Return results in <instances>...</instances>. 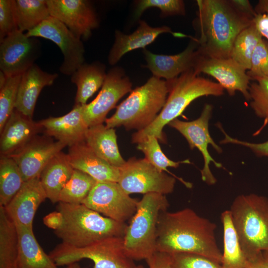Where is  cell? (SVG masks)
Masks as SVG:
<instances>
[{
  "mask_svg": "<svg viewBox=\"0 0 268 268\" xmlns=\"http://www.w3.org/2000/svg\"><path fill=\"white\" fill-rule=\"evenodd\" d=\"M159 8L163 16L180 15L186 13L184 2L181 0H141L137 2L134 17L138 18L148 8Z\"/></svg>",
  "mask_w": 268,
  "mask_h": 268,
  "instance_id": "38",
  "label": "cell"
},
{
  "mask_svg": "<svg viewBox=\"0 0 268 268\" xmlns=\"http://www.w3.org/2000/svg\"><path fill=\"white\" fill-rule=\"evenodd\" d=\"M42 132L39 121L15 109L0 132V155L10 156Z\"/></svg>",
  "mask_w": 268,
  "mask_h": 268,
  "instance_id": "20",
  "label": "cell"
},
{
  "mask_svg": "<svg viewBox=\"0 0 268 268\" xmlns=\"http://www.w3.org/2000/svg\"><path fill=\"white\" fill-rule=\"evenodd\" d=\"M257 14L268 12V0H260L254 8Z\"/></svg>",
  "mask_w": 268,
  "mask_h": 268,
  "instance_id": "48",
  "label": "cell"
},
{
  "mask_svg": "<svg viewBox=\"0 0 268 268\" xmlns=\"http://www.w3.org/2000/svg\"><path fill=\"white\" fill-rule=\"evenodd\" d=\"M65 268H81V267L78 263H75L67 266Z\"/></svg>",
  "mask_w": 268,
  "mask_h": 268,
  "instance_id": "50",
  "label": "cell"
},
{
  "mask_svg": "<svg viewBox=\"0 0 268 268\" xmlns=\"http://www.w3.org/2000/svg\"><path fill=\"white\" fill-rule=\"evenodd\" d=\"M118 184L129 195L172 193L176 183L175 177L161 171L145 158L132 157L119 168Z\"/></svg>",
  "mask_w": 268,
  "mask_h": 268,
  "instance_id": "9",
  "label": "cell"
},
{
  "mask_svg": "<svg viewBox=\"0 0 268 268\" xmlns=\"http://www.w3.org/2000/svg\"><path fill=\"white\" fill-rule=\"evenodd\" d=\"M263 36L254 22L243 30L235 38L231 50L230 58L246 71L251 67L253 52Z\"/></svg>",
  "mask_w": 268,
  "mask_h": 268,
  "instance_id": "33",
  "label": "cell"
},
{
  "mask_svg": "<svg viewBox=\"0 0 268 268\" xmlns=\"http://www.w3.org/2000/svg\"><path fill=\"white\" fill-rule=\"evenodd\" d=\"M83 105H74L67 114L39 121L46 135L68 146L84 141L88 126L83 116Z\"/></svg>",
  "mask_w": 268,
  "mask_h": 268,
  "instance_id": "21",
  "label": "cell"
},
{
  "mask_svg": "<svg viewBox=\"0 0 268 268\" xmlns=\"http://www.w3.org/2000/svg\"><path fill=\"white\" fill-rule=\"evenodd\" d=\"M216 228L214 223L190 208L162 211L157 223L156 251L170 255H200L221 264L222 254L216 242Z\"/></svg>",
  "mask_w": 268,
  "mask_h": 268,
  "instance_id": "1",
  "label": "cell"
},
{
  "mask_svg": "<svg viewBox=\"0 0 268 268\" xmlns=\"http://www.w3.org/2000/svg\"><path fill=\"white\" fill-rule=\"evenodd\" d=\"M58 266H67L87 259L93 268H134V261L126 254L122 237L106 238L83 247H75L62 243L49 254Z\"/></svg>",
  "mask_w": 268,
  "mask_h": 268,
  "instance_id": "8",
  "label": "cell"
},
{
  "mask_svg": "<svg viewBox=\"0 0 268 268\" xmlns=\"http://www.w3.org/2000/svg\"><path fill=\"white\" fill-rule=\"evenodd\" d=\"M16 30L13 0H0V41Z\"/></svg>",
  "mask_w": 268,
  "mask_h": 268,
  "instance_id": "41",
  "label": "cell"
},
{
  "mask_svg": "<svg viewBox=\"0 0 268 268\" xmlns=\"http://www.w3.org/2000/svg\"><path fill=\"white\" fill-rule=\"evenodd\" d=\"M138 201L118 182H97L82 204L106 217L126 223L134 214Z\"/></svg>",
  "mask_w": 268,
  "mask_h": 268,
  "instance_id": "11",
  "label": "cell"
},
{
  "mask_svg": "<svg viewBox=\"0 0 268 268\" xmlns=\"http://www.w3.org/2000/svg\"><path fill=\"white\" fill-rule=\"evenodd\" d=\"M132 87L131 81L122 68L115 67L110 69L96 97L83 105V116L88 127L103 124L118 101L132 91Z\"/></svg>",
  "mask_w": 268,
  "mask_h": 268,
  "instance_id": "14",
  "label": "cell"
},
{
  "mask_svg": "<svg viewBox=\"0 0 268 268\" xmlns=\"http://www.w3.org/2000/svg\"><path fill=\"white\" fill-rule=\"evenodd\" d=\"M233 6L240 13L253 19L257 15L254 8L248 0H230Z\"/></svg>",
  "mask_w": 268,
  "mask_h": 268,
  "instance_id": "44",
  "label": "cell"
},
{
  "mask_svg": "<svg viewBox=\"0 0 268 268\" xmlns=\"http://www.w3.org/2000/svg\"><path fill=\"white\" fill-rule=\"evenodd\" d=\"M96 182L89 175L73 169L70 178L60 193L59 202L82 204Z\"/></svg>",
  "mask_w": 268,
  "mask_h": 268,
  "instance_id": "34",
  "label": "cell"
},
{
  "mask_svg": "<svg viewBox=\"0 0 268 268\" xmlns=\"http://www.w3.org/2000/svg\"><path fill=\"white\" fill-rule=\"evenodd\" d=\"M46 199V194L37 177L25 181L4 208L16 225L33 228L36 212Z\"/></svg>",
  "mask_w": 268,
  "mask_h": 268,
  "instance_id": "19",
  "label": "cell"
},
{
  "mask_svg": "<svg viewBox=\"0 0 268 268\" xmlns=\"http://www.w3.org/2000/svg\"><path fill=\"white\" fill-rule=\"evenodd\" d=\"M21 76L7 77L5 84L0 88V132L15 109Z\"/></svg>",
  "mask_w": 268,
  "mask_h": 268,
  "instance_id": "36",
  "label": "cell"
},
{
  "mask_svg": "<svg viewBox=\"0 0 268 268\" xmlns=\"http://www.w3.org/2000/svg\"><path fill=\"white\" fill-rule=\"evenodd\" d=\"M18 30L34 29L50 16L46 0H13Z\"/></svg>",
  "mask_w": 268,
  "mask_h": 268,
  "instance_id": "31",
  "label": "cell"
},
{
  "mask_svg": "<svg viewBox=\"0 0 268 268\" xmlns=\"http://www.w3.org/2000/svg\"><path fill=\"white\" fill-rule=\"evenodd\" d=\"M172 33L174 36L185 37L182 34L174 33L166 26L152 27L145 21L140 20L137 29L132 34H125L119 30L115 32L114 43L109 52L108 62L115 65L128 52L143 48L152 43L161 34Z\"/></svg>",
  "mask_w": 268,
  "mask_h": 268,
  "instance_id": "24",
  "label": "cell"
},
{
  "mask_svg": "<svg viewBox=\"0 0 268 268\" xmlns=\"http://www.w3.org/2000/svg\"><path fill=\"white\" fill-rule=\"evenodd\" d=\"M29 37H41L55 43L64 55L60 68L62 73L71 75L84 61V48L81 39L63 23L50 16L34 29L27 32Z\"/></svg>",
  "mask_w": 268,
  "mask_h": 268,
  "instance_id": "12",
  "label": "cell"
},
{
  "mask_svg": "<svg viewBox=\"0 0 268 268\" xmlns=\"http://www.w3.org/2000/svg\"><path fill=\"white\" fill-rule=\"evenodd\" d=\"M169 206L165 195L158 193L143 195L138 201L123 237L125 252L131 259L146 260L157 252L158 218Z\"/></svg>",
  "mask_w": 268,
  "mask_h": 268,
  "instance_id": "7",
  "label": "cell"
},
{
  "mask_svg": "<svg viewBox=\"0 0 268 268\" xmlns=\"http://www.w3.org/2000/svg\"><path fill=\"white\" fill-rule=\"evenodd\" d=\"M247 74L251 80L268 79V42L263 39L256 47Z\"/></svg>",
  "mask_w": 268,
  "mask_h": 268,
  "instance_id": "39",
  "label": "cell"
},
{
  "mask_svg": "<svg viewBox=\"0 0 268 268\" xmlns=\"http://www.w3.org/2000/svg\"><path fill=\"white\" fill-rule=\"evenodd\" d=\"M24 182L20 170L13 158L0 155V206H5Z\"/></svg>",
  "mask_w": 268,
  "mask_h": 268,
  "instance_id": "32",
  "label": "cell"
},
{
  "mask_svg": "<svg viewBox=\"0 0 268 268\" xmlns=\"http://www.w3.org/2000/svg\"><path fill=\"white\" fill-rule=\"evenodd\" d=\"M250 106L255 114L268 122V79H259L250 83L249 88Z\"/></svg>",
  "mask_w": 268,
  "mask_h": 268,
  "instance_id": "37",
  "label": "cell"
},
{
  "mask_svg": "<svg viewBox=\"0 0 268 268\" xmlns=\"http://www.w3.org/2000/svg\"><path fill=\"white\" fill-rule=\"evenodd\" d=\"M50 16L65 24L77 38H88L98 20L90 2L85 0H46Z\"/></svg>",
  "mask_w": 268,
  "mask_h": 268,
  "instance_id": "16",
  "label": "cell"
},
{
  "mask_svg": "<svg viewBox=\"0 0 268 268\" xmlns=\"http://www.w3.org/2000/svg\"><path fill=\"white\" fill-rule=\"evenodd\" d=\"M35 37L16 30L0 41V71L7 77L22 75L32 65L40 53Z\"/></svg>",
  "mask_w": 268,
  "mask_h": 268,
  "instance_id": "13",
  "label": "cell"
},
{
  "mask_svg": "<svg viewBox=\"0 0 268 268\" xmlns=\"http://www.w3.org/2000/svg\"><path fill=\"white\" fill-rule=\"evenodd\" d=\"M195 26L201 55L217 58H230L237 35L250 26L253 19L239 12L230 0H198Z\"/></svg>",
  "mask_w": 268,
  "mask_h": 268,
  "instance_id": "2",
  "label": "cell"
},
{
  "mask_svg": "<svg viewBox=\"0 0 268 268\" xmlns=\"http://www.w3.org/2000/svg\"><path fill=\"white\" fill-rule=\"evenodd\" d=\"M58 74L42 70L34 64L22 74L15 109L32 118L39 95L43 88L53 84Z\"/></svg>",
  "mask_w": 268,
  "mask_h": 268,
  "instance_id": "23",
  "label": "cell"
},
{
  "mask_svg": "<svg viewBox=\"0 0 268 268\" xmlns=\"http://www.w3.org/2000/svg\"><path fill=\"white\" fill-rule=\"evenodd\" d=\"M67 154L74 169L89 175L97 182H118L119 168L98 156L84 141L68 146Z\"/></svg>",
  "mask_w": 268,
  "mask_h": 268,
  "instance_id": "22",
  "label": "cell"
},
{
  "mask_svg": "<svg viewBox=\"0 0 268 268\" xmlns=\"http://www.w3.org/2000/svg\"><path fill=\"white\" fill-rule=\"evenodd\" d=\"M16 226L19 241L16 268H58L37 241L33 228Z\"/></svg>",
  "mask_w": 268,
  "mask_h": 268,
  "instance_id": "27",
  "label": "cell"
},
{
  "mask_svg": "<svg viewBox=\"0 0 268 268\" xmlns=\"http://www.w3.org/2000/svg\"><path fill=\"white\" fill-rule=\"evenodd\" d=\"M145 261L148 268H170L171 255L157 252Z\"/></svg>",
  "mask_w": 268,
  "mask_h": 268,
  "instance_id": "43",
  "label": "cell"
},
{
  "mask_svg": "<svg viewBox=\"0 0 268 268\" xmlns=\"http://www.w3.org/2000/svg\"><path fill=\"white\" fill-rule=\"evenodd\" d=\"M84 141L98 156L111 165L120 168L126 163L119 151L114 128H107L103 124L90 127Z\"/></svg>",
  "mask_w": 268,
  "mask_h": 268,
  "instance_id": "25",
  "label": "cell"
},
{
  "mask_svg": "<svg viewBox=\"0 0 268 268\" xmlns=\"http://www.w3.org/2000/svg\"><path fill=\"white\" fill-rule=\"evenodd\" d=\"M171 255L170 268H223L221 264L200 255L179 253Z\"/></svg>",
  "mask_w": 268,
  "mask_h": 268,
  "instance_id": "40",
  "label": "cell"
},
{
  "mask_svg": "<svg viewBox=\"0 0 268 268\" xmlns=\"http://www.w3.org/2000/svg\"><path fill=\"white\" fill-rule=\"evenodd\" d=\"M218 129L224 135L220 141L221 144L231 143L243 146L249 148L258 157H268V140L262 143H252L233 138L225 133L220 123L217 124Z\"/></svg>",
  "mask_w": 268,
  "mask_h": 268,
  "instance_id": "42",
  "label": "cell"
},
{
  "mask_svg": "<svg viewBox=\"0 0 268 268\" xmlns=\"http://www.w3.org/2000/svg\"><path fill=\"white\" fill-rule=\"evenodd\" d=\"M212 109L211 104H206L198 119L183 121L177 118L168 125L178 131L186 138L191 149L197 148L201 152L204 161L203 167L201 170V177L208 185H213L216 182L210 170V164L212 162L217 168L222 167V164L216 162L208 151V146L210 144L218 153L222 152V148L214 142L209 132L208 123Z\"/></svg>",
  "mask_w": 268,
  "mask_h": 268,
  "instance_id": "10",
  "label": "cell"
},
{
  "mask_svg": "<svg viewBox=\"0 0 268 268\" xmlns=\"http://www.w3.org/2000/svg\"><path fill=\"white\" fill-rule=\"evenodd\" d=\"M253 22L262 36L268 40V12L257 14Z\"/></svg>",
  "mask_w": 268,
  "mask_h": 268,
  "instance_id": "46",
  "label": "cell"
},
{
  "mask_svg": "<svg viewBox=\"0 0 268 268\" xmlns=\"http://www.w3.org/2000/svg\"><path fill=\"white\" fill-rule=\"evenodd\" d=\"M167 82L169 92L163 107L150 125L132 135L133 143L137 144L149 136L165 142L163 128L181 115L192 102L204 96H220L224 94V89L218 83L201 76L194 69Z\"/></svg>",
  "mask_w": 268,
  "mask_h": 268,
  "instance_id": "3",
  "label": "cell"
},
{
  "mask_svg": "<svg viewBox=\"0 0 268 268\" xmlns=\"http://www.w3.org/2000/svg\"><path fill=\"white\" fill-rule=\"evenodd\" d=\"M105 66L99 63L83 64L71 75V81L77 87L74 105H85L104 82Z\"/></svg>",
  "mask_w": 268,
  "mask_h": 268,
  "instance_id": "28",
  "label": "cell"
},
{
  "mask_svg": "<svg viewBox=\"0 0 268 268\" xmlns=\"http://www.w3.org/2000/svg\"><path fill=\"white\" fill-rule=\"evenodd\" d=\"M147 63L146 67L153 76L166 81L172 80L182 73L194 69L199 55L196 38H191L187 47L182 52L174 55H158L143 49Z\"/></svg>",
  "mask_w": 268,
  "mask_h": 268,
  "instance_id": "18",
  "label": "cell"
},
{
  "mask_svg": "<svg viewBox=\"0 0 268 268\" xmlns=\"http://www.w3.org/2000/svg\"><path fill=\"white\" fill-rule=\"evenodd\" d=\"M194 69L199 74L203 73L213 77L229 95L233 96L238 91L250 100L251 79L247 71L231 58L208 57L199 53Z\"/></svg>",
  "mask_w": 268,
  "mask_h": 268,
  "instance_id": "15",
  "label": "cell"
},
{
  "mask_svg": "<svg viewBox=\"0 0 268 268\" xmlns=\"http://www.w3.org/2000/svg\"><path fill=\"white\" fill-rule=\"evenodd\" d=\"M262 255L265 262L268 265V251L263 252Z\"/></svg>",
  "mask_w": 268,
  "mask_h": 268,
  "instance_id": "51",
  "label": "cell"
},
{
  "mask_svg": "<svg viewBox=\"0 0 268 268\" xmlns=\"http://www.w3.org/2000/svg\"><path fill=\"white\" fill-rule=\"evenodd\" d=\"M7 77L1 71H0V88L5 84Z\"/></svg>",
  "mask_w": 268,
  "mask_h": 268,
  "instance_id": "49",
  "label": "cell"
},
{
  "mask_svg": "<svg viewBox=\"0 0 268 268\" xmlns=\"http://www.w3.org/2000/svg\"><path fill=\"white\" fill-rule=\"evenodd\" d=\"M137 149L142 151L145 158L159 170L169 172L168 167L177 168L182 163H190L189 160L174 161L169 159L163 152L158 139L154 136H149L137 143Z\"/></svg>",
  "mask_w": 268,
  "mask_h": 268,
  "instance_id": "35",
  "label": "cell"
},
{
  "mask_svg": "<svg viewBox=\"0 0 268 268\" xmlns=\"http://www.w3.org/2000/svg\"><path fill=\"white\" fill-rule=\"evenodd\" d=\"M67 146L45 134H38L10 157L18 165L25 182L39 177L49 161Z\"/></svg>",
  "mask_w": 268,
  "mask_h": 268,
  "instance_id": "17",
  "label": "cell"
},
{
  "mask_svg": "<svg viewBox=\"0 0 268 268\" xmlns=\"http://www.w3.org/2000/svg\"><path fill=\"white\" fill-rule=\"evenodd\" d=\"M134 268H144L143 267V266L142 265H138V266H136Z\"/></svg>",
  "mask_w": 268,
  "mask_h": 268,
  "instance_id": "52",
  "label": "cell"
},
{
  "mask_svg": "<svg viewBox=\"0 0 268 268\" xmlns=\"http://www.w3.org/2000/svg\"><path fill=\"white\" fill-rule=\"evenodd\" d=\"M73 171L67 154L62 151L56 154L43 169L39 179L47 199L52 203L59 202L60 193Z\"/></svg>",
  "mask_w": 268,
  "mask_h": 268,
  "instance_id": "26",
  "label": "cell"
},
{
  "mask_svg": "<svg viewBox=\"0 0 268 268\" xmlns=\"http://www.w3.org/2000/svg\"><path fill=\"white\" fill-rule=\"evenodd\" d=\"M230 210L248 261L268 251V198L255 194L239 195Z\"/></svg>",
  "mask_w": 268,
  "mask_h": 268,
  "instance_id": "6",
  "label": "cell"
},
{
  "mask_svg": "<svg viewBox=\"0 0 268 268\" xmlns=\"http://www.w3.org/2000/svg\"><path fill=\"white\" fill-rule=\"evenodd\" d=\"M246 268H268V265L265 262L262 253L255 259L249 261Z\"/></svg>",
  "mask_w": 268,
  "mask_h": 268,
  "instance_id": "47",
  "label": "cell"
},
{
  "mask_svg": "<svg viewBox=\"0 0 268 268\" xmlns=\"http://www.w3.org/2000/svg\"><path fill=\"white\" fill-rule=\"evenodd\" d=\"M57 209L63 222L54 233L66 244L83 247L106 238L124 236L126 223L104 216L83 204L59 202Z\"/></svg>",
  "mask_w": 268,
  "mask_h": 268,
  "instance_id": "4",
  "label": "cell"
},
{
  "mask_svg": "<svg viewBox=\"0 0 268 268\" xmlns=\"http://www.w3.org/2000/svg\"><path fill=\"white\" fill-rule=\"evenodd\" d=\"M223 228V268H246L248 261L242 249L230 210L221 214Z\"/></svg>",
  "mask_w": 268,
  "mask_h": 268,
  "instance_id": "29",
  "label": "cell"
},
{
  "mask_svg": "<svg viewBox=\"0 0 268 268\" xmlns=\"http://www.w3.org/2000/svg\"><path fill=\"white\" fill-rule=\"evenodd\" d=\"M63 215L58 210L50 213L43 218L44 224L54 230L60 228L63 224Z\"/></svg>",
  "mask_w": 268,
  "mask_h": 268,
  "instance_id": "45",
  "label": "cell"
},
{
  "mask_svg": "<svg viewBox=\"0 0 268 268\" xmlns=\"http://www.w3.org/2000/svg\"><path fill=\"white\" fill-rule=\"evenodd\" d=\"M19 248L16 225L0 206V268H16Z\"/></svg>",
  "mask_w": 268,
  "mask_h": 268,
  "instance_id": "30",
  "label": "cell"
},
{
  "mask_svg": "<svg viewBox=\"0 0 268 268\" xmlns=\"http://www.w3.org/2000/svg\"><path fill=\"white\" fill-rule=\"evenodd\" d=\"M168 92L167 81L152 76L131 92L115 113L106 119L105 126L109 128L122 126L128 130L137 131L146 128L162 110Z\"/></svg>",
  "mask_w": 268,
  "mask_h": 268,
  "instance_id": "5",
  "label": "cell"
}]
</instances>
